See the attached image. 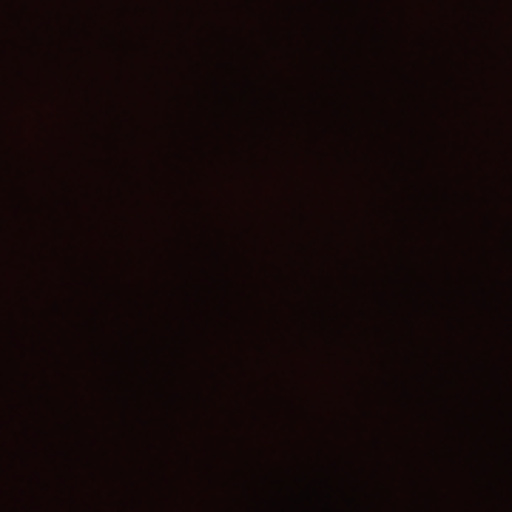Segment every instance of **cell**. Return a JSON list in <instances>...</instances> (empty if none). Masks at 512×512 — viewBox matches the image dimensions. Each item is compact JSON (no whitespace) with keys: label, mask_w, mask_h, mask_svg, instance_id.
Returning a JSON list of instances; mask_svg holds the SVG:
<instances>
[]
</instances>
